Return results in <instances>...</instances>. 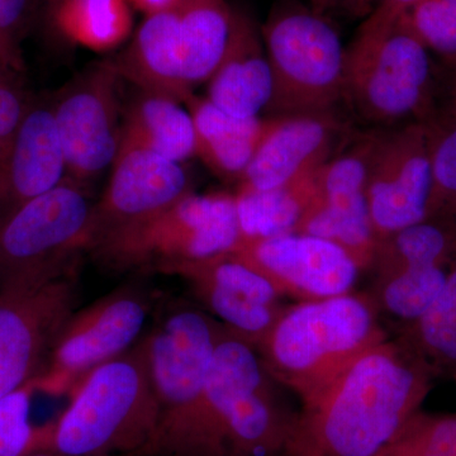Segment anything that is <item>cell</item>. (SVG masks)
<instances>
[{"mask_svg": "<svg viewBox=\"0 0 456 456\" xmlns=\"http://www.w3.org/2000/svg\"><path fill=\"white\" fill-rule=\"evenodd\" d=\"M240 239L235 194L193 191L151 217L102 237L90 253L117 272L158 273L232 251Z\"/></svg>", "mask_w": 456, "mask_h": 456, "instance_id": "8992f818", "label": "cell"}, {"mask_svg": "<svg viewBox=\"0 0 456 456\" xmlns=\"http://www.w3.org/2000/svg\"><path fill=\"white\" fill-rule=\"evenodd\" d=\"M421 370L388 338L354 360L297 412L285 456H375L424 395Z\"/></svg>", "mask_w": 456, "mask_h": 456, "instance_id": "6da1fadb", "label": "cell"}, {"mask_svg": "<svg viewBox=\"0 0 456 456\" xmlns=\"http://www.w3.org/2000/svg\"><path fill=\"white\" fill-rule=\"evenodd\" d=\"M452 241L454 236L445 228L425 220L378 242L373 265L388 263L443 265Z\"/></svg>", "mask_w": 456, "mask_h": 456, "instance_id": "83f0119b", "label": "cell"}, {"mask_svg": "<svg viewBox=\"0 0 456 456\" xmlns=\"http://www.w3.org/2000/svg\"><path fill=\"white\" fill-rule=\"evenodd\" d=\"M318 169L278 188H237L233 194L241 239L297 233L303 217L316 200Z\"/></svg>", "mask_w": 456, "mask_h": 456, "instance_id": "7402d4cb", "label": "cell"}, {"mask_svg": "<svg viewBox=\"0 0 456 456\" xmlns=\"http://www.w3.org/2000/svg\"><path fill=\"white\" fill-rule=\"evenodd\" d=\"M80 298V259L0 285V398L40 378Z\"/></svg>", "mask_w": 456, "mask_h": 456, "instance_id": "9c48e42d", "label": "cell"}, {"mask_svg": "<svg viewBox=\"0 0 456 456\" xmlns=\"http://www.w3.org/2000/svg\"><path fill=\"white\" fill-rule=\"evenodd\" d=\"M419 0H377L365 22L375 26L391 27L401 20Z\"/></svg>", "mask_w": 456, "mask_h": 456, "instance_id": "d590c367", "label": "cell"}, {"mask_svg": "<svg viewBox=\"0 0 456 456\" xmlns=\"http://www.w3.org/2000/svg\"><path fill=\"white\" fill-rule=\"evenodd\" d=\"M263 40L273 77L266 110L274 117L331 112L342 99L345 49L325 16L296 5L277 9Z\"/></svg>", "mask_w": 456, "mask_h": 456, "instance_id": "52a82bcc", "label": "cell"}, {"mask_svg": "<svg viewBox=\"0 0 456 456\" xmlns=\"http://www.w3.org/2000/svg\"><path fill=\"white\" fill-rule=\"evenodd\" d=\"M375 456H397V455L393 454V452H388V450H383L382 452H379V454H377Z\"/></svg>", "mask_w": 456, "mask_h": 456, "instance_id": "b9f144b4", "label": "cell"}, {"mask_svg": "<svg viewBox=\"0 0 456 456\" xmlns=\"http://www.w3.org/2000/svg\"><path fill=\"white\" fill-rule=\"evenodd\" d=\"M121 75L112 60L90 66L51 101L66 178L86 187L113 165L122 141Z\"/></svg>", "mask_w": 456, "mask_h": 456, "instance_id": "7c38bea8", "label": "cell"}, {"mask_svg": "<svg viewBox=\"0 0 456 456\" xmlns=\"http://www.w3.org/2000/svg\"><path fill=\"white\" fill-rule=\"evenodd\" d=\"M50 11L62 37L94 53L121 46L134 26L128 0H55Z\"/></svg>", "mask_w": 456, "mask_h": 456, "instance_id": "d4e9b609", "label": "cell"}, {"mask_svg": "<svg viewBox=\"0 0 456 456\" xmlns=\"http://www.w3.org/2000/svg\"><path fill=\"white\" fill-rule=\"evenodd\" d=\"M384 450L397 456H456V419L413 417Z\"/></svg>", "mask_w": 456, "mask_h": 456, "instance_id": "d6a6232c", "label": "cell"}, {"mask_svg": "<svg viewBox=\"0 0 456 456\" xmlns=\"http://www.w3.org/2000/svg\"><path fill=\"white\" fill-rule=\"evenodd\" d=\"M207 83V98L237 118H254L269 106L273 77L263 33L241 12H233L224 56Z\"/></svg>", "mask_w": 456, "mask_h": 456, "instance_id": "d6986e66", "label": "cell"}, {"mask_svg": "<svg viewBox=\"0 0 456 456\" xmlns=\"http://www.w3.org/2000/svg\"><path fill=\"white\" fill-rule=\"evenodd\" d=\"M379 314L368 294L299 302L284 308L256 350L273 379L305 403L388 338Z\"/></svg>", "mask_w": 456, "mask_h": 456, "instance_id": "7a4b0ae2", "label": "cell"}, {"mask_svg": "<svg viewBox=\"0 0 456 456\" xmlns=\"http://www.w3.org/2000/svg\"><path fill=\"white\" fill-rule=\"evenodd\" d=\"M375 3L377 0H338V5H341L355 16H362V14L368 16L374 8Z\"/></svg>", "mask_w": 456, "mask_h": 456, "instance_id": "74e56055", "label": "cell"}, {"mask_svg": "<svg viewBox=\"0 0 456 456\" xmlns=\"http://www.w3.org/2000/svg\"><path fill=\"white\" fill-rule=\"evenodd\" d=\"M416 335L434 358L456 364V270L434 305L415 322Z\"/></svg>", "mask_w": 456, "mask_h": 456, "instance_id": "4dcf8cb0", "label": "cell"}, {"mask_svg": "<svg viewBox=\"0 0 456 456\" xmlns=\"http://www.w3.org/2000/svg\"><path fill=\"white\" fill-rule=\"evenodd\" d=\"M297 233L327 240L340 246L360 270L371 268L378 241L369 216L367 197L316 198Z\"/></svg>", "mask_w": 456, "mask_h": 456, "instance_id": "484cf974", "label": "cell"}, {"mask_svg": "<svg viewBox=\"0 0 456 456\" xmlns=\"http://www.w3.org/2000/svg\"><path fill=\"white\" fill-rule=\"evenodd\" d=\"M401 20L426 49L456 60V0H419Z\"/></svg>", "mask_w": 456, "mask_h": 456, "instance_id": "1f68e13d", "label": "cell"}, {"mask_svg": "<svg viewBox=\"0 0 456 456\" xmlns=\"http://www.w3.org/2000/svg\"><path fill=\"white\" fill-rule=\"evenodd\" d=\"M53 2H55V0H49L50 4H53Z\"/></svg>", "mask_w": 456, "mask_h": 456, "instance_id": "7bdbcfd3", "label": "cell"}, {"mask_svg": "<svg viewBox=\"0 0 456 456\" xmlns=\"http://www.w3.org/2000/svg\"><path fill=\"white\" fill-rule=\"evenodd\" d=\"M178 2L179 0H128L130 4L146 13L147 16L167 11Z\"/></svg>", "mask_w": 456, "mask_h": 456, "instance_id": "8d00e7d4", "label": "cell"}, {"mask_svg": "<svg viewBox=\"0 0 456 456\" xmlns=\"http://www.w3.org/2000/svg\"><path fill=\"white\" fill-rule=\"evenodd\" d=\"M338 0H311V9L320 16H325L330 9L338 7Z\"/></svg>", "mask_w": 456, "mask_h": 456, "instance_id": "f35d334b", "label": "cell"}, {"mask_svg": "<svg viewBox=\"0 0 456 456\" xmlns=\"http://www.w3.org/2000/svg\"><path fill=\"white\" fill-rule=\"evenodd\" d=\"M191 193L183 164L122 139L110 182L94 204L89 251L108 233L151 217Z\"/></svg>", "mask_w": 456, "mask_h": 456, "instance_id": "2e32d148", "label": "cell"}, {"mask_svg": "<svg viewBox=\"0 0 456 456\" xmlns=\"http://www.w3.org/2000/svg\"><path fill=\"white\" fill-rule=\"evenodd\" d=\"M232 251L265 275L281 296L299 302L351 293L360 273L340 246L305 233L241 239Z\"/></svg>", "mask_w": 456, "mask_h": 456, "instance_id": "9a60e30c", "label": "cell"}, {"mask_svg": "<svg viewBox=\"0 0 456 456\" xmlns=\"http://www.w3.org/2000/svg\"><path fill=\"white\" fill-rule=\"evenodd\" d=\"M253 345L222 330L206 389L200 456H285L297 412Z\"/></svg>", "mask_w": 456, "mask_h": 456, "instance_id": "277c9868", "label": "cell"}, {"mask_svg": "<svg viewBox=\"0 0 456 456\" xmlns=\"http://www.w3.org/2000/svg\"><path fill=\"white\" fill-rule=\"evenodd\" d=\"M456 235V122L441 132L434 130L432 188L428 217Z\"/></svg>", "mask_w": 456, "mask_h": 456, "instance_id": "f546056e", "label": "cell"}, {"mask_svg": "<svg viewBox=\"0 0 456 456\" xmlns=\"http://www.w3.org/2000/svg\"><path fill=\"white\" fill-rule=\"evenodd\" d=\"M196 131V156L224 179L239 180L244 175L269 119L237 118L209 101L191 94L185 101Z\"/></svg>", "mask_w": 456, "mask_h": 456, "instance_id": "44dd1931", "label": "cell"}, {"mask_svg": "<svg viewBox=\"0 0 456 456\" xmlns=\"http://www.w3.org/2000/svg\"><path fill=\"white\" fill-rule=\"evenodd\" d=\"M150 305L145 290L125 285L75 311L60 332L46 370L35 380L37 392L66 395L93 369L130 350L145 326Z\"/></svg>", "mask_w": 456, "mask_h": 456, "instance_id": "8fae6325", "label": "cell"}, {"mask_svg": "<svg viewBox=\"0 0 456 456\" xmlns=\"http://www.w3.org/2000/svg\"><path fill=\"white\" fill-rule=\"evenodd\" d=\"M123 80L141 92L175 101H187L193 93L183 79L176 4L150 14L137 29L127 49L112 60Z\"/></svg>", "mask_w": 456, "mask_h": 456, "instance_id": "ffe728a7", "label": "cell"}, {"mask_svg": "<svg viewBox=\"0 0 456 456\" xmlns=\"http://www.w3.org/2000/svg\"><path fill=\"white\" fill-rule=\"evenodd\" d=\"M46 424V450L70 456H141L154 440L159 406L143 340L93 369Z\"/></svg>", "mask_w": 456, "mask_h": 456, "instance_id": "3957f363", "label": "cell"}, {"mask_svg": "<svg viewBox=\"0 0 456 456\" xmlns=\"http://www.w3.org/2000/svg\"><path fill=\"white\" fill-rule=\"evenodd\" d=\"M33 382L0 398V456H29L46 450V425L31 422Z\"/></svg>", "mask_w": 456, "mask_h": 456, "instance_id": "f1b7e54d", "label": "cell"}, {"mask_svg": "<svg viewBox=\"0 0 456 456\" xmlns=\"http://www.w3.org/2000/svg\"><path fill=\"white\" fill-rule=\"evenodd\" d=\"M28 0H0V60L23 73L25 60L20 49V32Z\"/></svg>", "mask_w": 456, "mask_h": 456, "instance_id": "e575fe53", "label": "cell"}, {"mask_svg": "<svg viewBox=\"0 0 456 456\" xmlns=\"http://www.w3.org/2000/svg\"><path fill=\"white\" fill-rule=\"evenodd\" d=\"M122 139L132 141L183 164L196 156V131L191 113L175 99L140 92L128 106Z\"/></svg>", "mask_w": 456, "mask_h": 456, "instance_id": "cb8c5ba5", "label": "cell"}, {"mask_svg": "<svg viewBox=\"0 0 456 456\" xmlns=\"http://www.w3.org/2000/svg\"><path fill=\"white\" fill-rule=\"evenodd\" d=\"M224 326L176 308L142 338L159 406L158 430L141 456H198L213 354Z\"/></svg>", "mask_w": 456, "mask_h": 456, "instance_id": "5b68a950", "label": "cell"}, {"mask_svg": "<svg viewBox=\"0 0 456 456\" xmlns=\"http://www.w3.org/2000/svg\"><path fill=\"white\" fill-rule=\"evenodd\" d=\"M20 71L0 60V161L7 154L29 106Z\"/></svg>", "mask_w": 456, "mask_h": 456, "instance_id": "836d02e7", "label": "cell"}, {"mask_svg": "<svg viewBox=\"0 0 456 456\" xmlns=\"http://www.w3.org/2000/svg\"><path fill=\"white\" fill-rule=\"evenodd\" d=\"M454 64L455 69L454 73H452L449 92V110L452 117V122H456V60H454Z\"/></svg>", "mask_w": 456, "mask_h": 456, "instance_id": "ab89813d", "label": "cell"}, {"mask_svg": "<svg viewBox=\"0 0 456 456\" xmlns=\"http://www.w3.org/2000/svg\"><path fill=\"white\" fill-rule=\"evenodd\" d=\"M183 79L189 90L207 83L224 56L233 11L226 0H179Z\"/></svg>", "mask_w": 456, "mask_h": 456, "instance_id": "603a6c76", "label": "cell"}, {"mask_svg": "<svg viewBox=\"0 0 456 456\" xmlns=\"http://www.w3.org/2000/svg\"><path fill=\"white\" fill-rule=\"evenodd\" d=\"M428 50L401 20L362 22L345 49L342 99L369 122H397L419 112L430 86Z\"/></svg>", "mask_w": 456, "mask_h": 456, "instance_id": "ba28073f", "label": "cell"}, {"mask_svg": "<svg viewBox=\"0 0 456 456\" xmlns=\"http://www.w3.org/2000/svg\"><path fill=\"white\" fill-rule=\"evenodd\" d=\"M65 178L64 152L51 102L31 99L16 137L0 161V226Z\"/></svg>", "mask_w": 456, "mask_h": 456, "instance_id": "e0dca14e", "label": "cell"}, {"mask_svg": "<svg viewBox=\"0 0 456 456\" xmlns=\"http://www.w3.org/2000/svg\"><path fill=\"white\" fill-rule=\"evenodd\" d=\"M94 202L65 178L0 226V285L49 274L79 260L92 244Z\"/></svg>", "mask_w": 456, "mask_h": 456, "instance_id": "30bf717a", "label": "cell"}, {"mask_svg": "<svg viewBox=\"0 0 456 456\" xmlns=\"http://www.w3.org/2000/svg\"><path fill=\"white\" fill-rule=\"evenodd\" d=\"M338 127L331 112L269 118L239 187L278 188L317 170L329 160Z\"/></svg>", "mask_w": 456, "mask_h": 456, "instance_id": "ac0fdd59", "label": "cell"}, {"mask_svg": "<svg viewBox=\"0 0 456 456\" xmlns=\"http://www.w3.org/2000/svg\"><path fill=\"white\" fill-rule=\"evenodd\" d=\"M434 130L415 123L378 136L367 184L375 239L382 241L428 217Z\"/></svg>", "mask_w": 456, "mask_h": 456, "instance_id": "5bb4252c", "label": "cell"}, {"mask_svg": "<svg viewBox=\"0 0 456 456\" xmlns=\"http://www.w3.org/2000/svg\"><path fill=\"white\" fill-rule=\"evenodd\" d=\"M29 456H70L61 454V452H53V450H42V452H35V454Z\"/></svg>", "mask_w": 456, "mask_h": 456, "instance_id": "60d3db41", "label": "cell"}, {"mask_svg": "<svg viewBox=\"0 0 456 456\" xmlns=\"http://www.w3.org/2000/svg\"><path fill=\"white\" fill-rule=\"evenodd\" d=\"M158 273L183 279L215 320L255 349L285 308L272 281L235 251L174 264Z\"/></svg>", "mask_w": 456, "mask_h": 456, "instance_id": "4fadbf2b", "label": "cell"}, {"mask_svg": "<svg viewBox=\"0 0 456 456\" xmlns=\"http://www.w3.org/2000/svg\"><path fill=\"white\" fill-rule=\"evenodd\" d=\"M373 297L380 312L415 322L434 305L449 273L443 265L416 263L374 264Z\"/></svg>", "mask_w": 456, "mask_h": 456, "instance_id": "4316f807", "label": "cell"}]
</instances>
